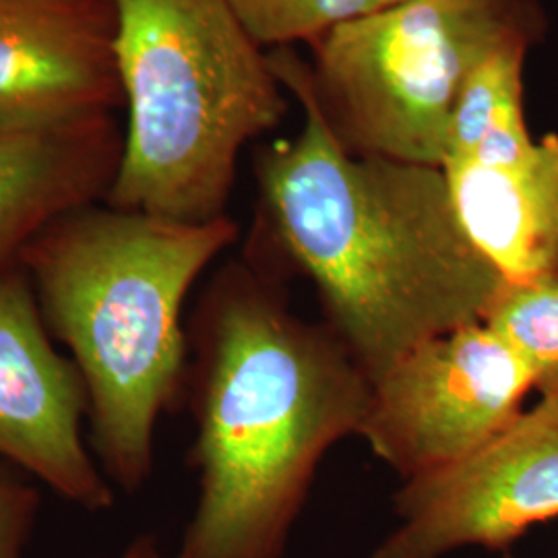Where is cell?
<instances>
[{"label":"cell","instance_id":"11","mask_svg":"<svg viewBox=\"0 0 558 558\" xmlns=\"http://www.w3.org/2000/svg\"><path fill=\"white\" fill-rule=\"evenodd\" d=\"M122 141L114 114L0 133V269L17 263L46 223L106 199Z\"/></svg>","mask_w":558,"mask_h":558},{"label":"cell","instance_id":"15","mask_svg":"<svg viewBox=\"0 0 558 558\" xmlns=\"http://www.w3.org/2000/svg\"><path fill=\"white\" fill-rule=\"evenodd\" d=\"M117 558H168L161 555L158 538L151 534H141L133 539Z\"/></svg>","mask_w":558,"mask_h":558},{"label":"cell","instance_id":"8","mask_svg":"<svg viewBox=\"0 0 558 558\" xmlns=\"http://www.w3.org/2000/svg\"><path fill=\"white\" fill-rule=\"evenodd\" d=\"M398 527L368 558H447L463 548L509 553L558 519V396H544L478 451L401 484Z\"/></svg>","mask_w":558,"mask_h":558},{"label":"cell","instance_id":"5","mask_svg":"<svg viewBox=\"0 0 558 558\" xmlns=\"http://www.w3.org/2000/svg\"><path fill=\"white\" fill-rule=\"evenodd\" d=\"M550 32L542 0H403L313 41L269 50L339 145L362 158L440 168L459 98L488 60L532 52Z\"/></svg>","mask_w":558,"mask_h":558},{"label":"cell","instance_id":"6","mask_svg":"<svg viewBox=\"0 0 558 558\" xmlns=\"http://www.w3.org/2000/svg\"><path fill=\"white\" fill-rule=\"evenodd\" d=\"M525 60L505 52L470 80L440 166L459 226L511 286L558 279V135L530 133Z\"/></svg>","mask_w":558,"mask_h":558},{"label":"cell","instance_id":"17","mask_svg":"<svg viewBox=\"0 0 558 558\" xmlns=\"http://www.w3.org/2000/svg\"><path fill=\"white\" fill-rule=\"evenodd\" d=\"M500 558H515L513 555H509V553H502V557Z\"/></svg>","mask_w":558,"mask_h":558},{"label":"cell","instance_id":"1","mask_svg":"<svg viewBox=\"0 0 558 558\" xmlns=\"http://www.w3.org/2000/svg\"><path fill=\"white\" fill-rule=\"evenodd\" d=\"M294 140L255 156L242 259L317 290L323 323L371 383L428 339L484 320L507 283L465 236L440 168L348 154L299 81Z\"/></svg>","mask_w":558,"mask_h":558},{"label":"cell","instance_id":"13","mask_svg":"<svg viewBox=\"0 0 558 558\" xmlns=\"http://www.w3.org/2000/svg\"><path fill=\"white\" fill-rule=\"evenodd\" d=\"M265 50L311 46L343 23L377 11V0H228Z\"/></svg>","mask_w":558,"mask_h":558},{"label":"cell","instance_id":"4","mask_svg":"<svg viewBox=\"0 0 558 558\" xmlns=\"http://www.w3.org/2000/svg\"><path fill=\"white\" fill-rule=\"evenodd\" d=\"M129 124L104 203L179 223L226 218L240 151L288 114L269 50L228 0H114Z\"/></svg>","mask_w":558,"mask_h":558},{"label":"cell","instance_id":"7","mask_svg":"<svg viewBox=\"0 0 558 558\" xmlns=\"http://www.w3.org/2000/svg\"><path fill=\"white\" fill-rule=\"evenodd\" d=\"M534 379L484 320L410 350L373 383L359 437L401 482L445 470L523 412Z\"/></svg>","mask_w":558,"mask_h":558},{"label":"cell","instance_id":"16","mask_svg":"<svg viewBox=\"0 0 558 558\" xmlns=\"http://www.w3.org/2000/svg\"><path fill=\"white\" fill-rule=\"evenodd\" d=\"M398 2H403V0H377V9H383V7H391V4H398Z\"/></svg>","mask_w":558,"mask_h":558},{"label":"cell","instance_id":"3","mask_svg":"<svg viewBox=\"0 0 558 558\" xmlns=\"http://www.w3.org/2000/svg\"><path fill=\"white\" fill-rule=\"evenodd\" d=\"M239 232L230 216L193 226L98 201L46 223L21 251L44 323L85 380L92 453L126 495L151 478L161 414L186 399L184 300Z\"/></svg>","mask_w":558,"mask_h":558},{"label":"cell","instance_id":"2","mask_svg":"<svg viewBox=\"0 0 558 558\" xmlns=\"http://www.w3.org/2000/svg\"><path fill=\"white\" fill-rule=\"evenodd\" d=\"M189 463L199 497L168 558H283L320 459L359 433L373 383L286 281L246 260L207 281L189 327Z\"/></svg>","mask_w":558,"mask_h":558},{"label":"cell","instance_id":"12","mask_svg":"<svg viewBox=\"0 0 558 558\" xmlns=\"http://www.w3.org/2000/svg\"><path fill=\"white\" fill-rule=\"evenodd\" d=\"M484 323L525 362L539 396H558V279L505 283Z\"/></svg>","mask_w":558,"mask_h":558},{"label":"cell","instance_id":"9","mask_svg":"<svg viewBox=\"0 0 558 558\" xmlns=\"http://www.w3.org/2000/svg\"><path fill=\"white\" fill-rule=\"evenodd\" d=\"M89 396L60 354L20 260L0 269V459L87 513L114 505V486L83 440Z\"/></svg>","mask_w":558,"mask_h":558},{"label":"cell","instance_id":"10","mask_svg":"<svg viewBox=\"0 0 558 558\" xmlns=\"http://www.w3.org/2000/svg\"><path fill=\"white\" fill-rule=\"evenodd\" d=\"M119 108L114 0H0V133Z\"/></svg>","mask_w":558,"mask_h":558},{"label":"cell","instance_id":"14","mask_svg":"<svg viewBox=\"0 0 558 558\" xmlns=\"http://www.w3.org/2000/svg\"><path fill=\"white\" fill-rule=\"evenodd\" d=\"M40 505V484L0 459V558L25 557Z\"/></svg>","mask_w":558,"mask_h":558}]
</instances>
